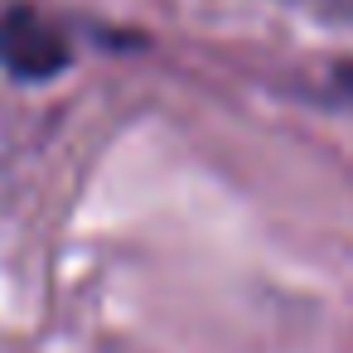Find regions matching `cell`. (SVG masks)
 Segmentation results:
<instances>
[{
	"label": "cell",
	"instance_id": "3",
	"mask_svg": "<svg viewBox=\"0 0 353 353\" xmlns=\"http://www.w3.org/2000/svg\"><path fill=\"white\" fill-rule=\"evenodd\" d=\"M310 6H319V0H310Z\"/></svg>",
	"mask_w": 353,
	"mask_h": 353
},
{
	"label": "cell",
	"instance_id": "1",
	"mask_svg": "<svg viewBox=\"0 0 353 353\" xmlns=\"http://www.w3.org/2000/svg\"><path fill=\"white\" fill-rule=\"evenodd\" d=\"M68 59H73L68 34H63L44 10L15 6V10L0 15V68L15 73L20 83L54 78V73L68 68Z\"/></svg>",
	"mask_w": 353,
	"mask_h": 353
},
{
	"label": "cell",
	"instance_id": "2",
	"mask_svg": "<svg viewBox=\"0 0 353 353\" xmlns=\"http://www.w3.org/2000/svg\"><path fill=\"white\" fill-rule=\"evenodd\" d=\"M319 10L334 15V20H343V25H353V0H319Z\"/></svg>",
	"mask_w": 353,
	"mask_h": 353
}]
</instances>
